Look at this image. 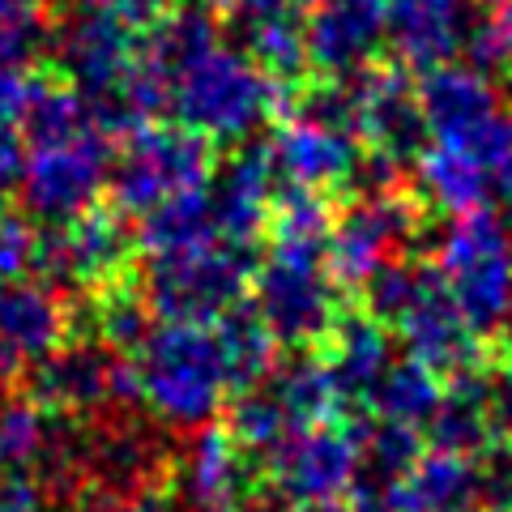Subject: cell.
<instances>
[{"label": "cell", "mask_w": 512, "mask_h": 512, "mask_svg": "<svg viewBox=\"0 0 512 512\" xmlns=\"http://www.w3.org/2000/svg\"><path fill=\"white\" fill-rule=\"evenodd\" d=\"M141 406L167 431H201L231 397L218 333L192 320H158L133 355Z\"/></svg>", "instance_id": "cell-1"}, {"label": "cell", "mask_w": 512, "mask_h": 512, "mask_svg": "<svg viewBox=\"0 0 512 512\" xmlns=\"http://www.w3.org/2000/svg\"><path fill=\"white\" fill-rule=\"evenodd\" d=\"M175 120L210 141H248L265 120L286 111V86L265 77L244 47H214L171 82Z\"/></svg>", "instance_id": "cell-2"}, {"label": "cell", "mask_w": 512, "mask_h": 512, "mask_svg": "<svg viewBox=\"0 0 512 512\" xmlns=\"http://www.w3.org/2000/svg\"><path fill=\"white\" fill-rule=\"evenodd\" d=\"M252 312L278 346L308 350L325 342L342 316V291L325 265V239L269 235V252L252 269Z\"/></svg>", "instance_id": "cell-3"}, {"label": "cell", "mask_w": 512, "mask_h": 512, "mask_svg": "<svg viewBox=\"0 0 512 512\" xmlns=\"http://www.w3.org/2000/svg\"><path fill=\"white\" fill-rule=\"evenodd\" d=\"M431 265L483 338L512 320V227L491 205L448 222L436 235Z\"/></svg>", "instance_id": "cell-4"}, {"label": "cell", "mask_w": 512, "mask_h": 512, "mask_svg": "<svg viewBox=\"0 0 512 512\" xmlns=\"http://www.w3.org/2000/svg\"><path fill=\"white\" fill-rule=\"evenodd\" d=\"M256 252L239 248L231 239H201L192 248L150 256L141 274V295H146L154 320H192L210 325L235 303H244L252 286Z\"/></svg>", "instance_id": "cell-5"}, {"label": "cell", "mask_w": 512, "mask_h": 512, "mask_svg": "<svg viewBox=\"0 0 512 512\" xmlns=\"http://www.w3.org/2000/svg\"><path fill=\"white\" fill-rule=\"evenodd\" d=\"M214 175V141L184 124H141L120 137V154H111V205L124 218H141L158 201L188 188H205Z\"/></svg>", "instance_id": "cell-6"}, {"label": "cell", "mask_w": 512, "mask_h": 512, "mask_svg": "<svg viewBox=\"0 0 512 512\" xmlns=\"http://www.w3.org/2000/svg\"><path fill=\"white\" fill-rule=\"evenodd\" d=\"M26 393L47 414L77 423H94L107 414H137L141 406L133 359L111 355L103 342L82 338V333L64 342L56 355L30 363Z\"/></svg>", "instance_id": "cell-7"}, {"label": "cell", "mask_w": 512, "mask_h": 512, "mask_svg": "<svg viewBox=\"0 0 512 512\" xmlns=\"http://www.w3.org/2000/svg\"><path fill=\"white\" fill-rule=\"evenodd\" d=\"M423 231V201L406 188L359 192L325 235V265L338 291H363L380 265L397 261Z\"/></svg>", "instance_id": "cell-8"}, {"label": "cell", "mask_w": 512, "mask_h": 512, "mask_svg": "<svg viewBox=\"0 0 512 512\" xmlns=\"http://www.w3.org/2000/svg\"><path fill=\"white\" fill-rule=\"evenodd\" d=\"M137 235L116 205H90L86 214L39 231V269L47 286L94 295L133 274Z\"/></svg>", "instance_id": "cell-9"}, {"label": "cell", "mask_w": 512, "mask_h": 512, "mask_svg": "<svg viewBox=\"0 0 512 512\" xmlns=\"http://www.w3.org/2000/svg\"><path fill=\"white\" fill-rule=\"evenodd\" d=\"M363 436L367 427L359 419H350V414L329 423H312V427H291L282 444L265 457V483L286 504L342 500L359 483Z\"/></svg>", "instance_id": "cell-10"}, {"label": "cell", "mask_w": 512, "mask_h": 512, "mask_svg": "<svg viewBox=\"0 0 512 512\" xmlns=\"http://www.w3.org/2000/svg\"><path fill=\"white\" fill-rule=\"evenodd\" d=\"M107 180H111V141L99 128H90V133L73 141L35 146L26 154L18 201L30 222L56 227V222H69L86 214L90 205H99Z\"/></svg>", "instance_id": "cell-11"}, {"label": "cell", "mask_w": 512, "mask_h": 512, "mask_svg": "<svg viewBox=\"0 0 512 512\" xmlns=\"http://www.w3.org/2000/svg\"><path fill=\"white\" fill-rule=\"evenodd\" d=\"M47 56L56 60V73L64 82L94 99V94L116 90L141 60L137 26L120 22L116 13L99 5L73 9L69 18L52 22V39H47Z\"/></svg>", "instance_id": "cell-12"}, {"label": "cell", "mask_w": 512, "mask_h": 512, "mask_svg": "<svg viewBox=\"0 0 512 512\" xmlns=\"http://www.w3.org/2000/svg\"><path fill=\"white\" fill-rule=\"evenodd\" d=\"M350 103V133L359 137L367 154H384L406 163L423 150L427 124L419 107V86L410 82L406 64H372L346 82Z\"/></svg>", "instance_id": "cell-13"}, {"label": "cell", "mask_w": 512, "mask_h": 512, "mask_svg": "<svg viewBox=\"0 0 512 512\" xmlns=\"http://www.w3.org/2000/svg\"><path fill=\"white\" fill-rule=\"evenodd\" d=\"M269 154H274V171L286 184L325 192V197L355 184L363 163L359 137L342 120L316 116V111H303V107H286L278 116Z\"/></svg>", "instance_id": "cell-14"}, {"label": "cell", "mask_w": 512, "mask_h": 512, "mask_svg": "<svg viewBox=\"0 0 512 512\" xmlns=\"http://www.w3.org/2000/svg\"><path fill=\"white\" fill-rule=\"evenodd\" d=\"M167 487H175V500L188 512H256L261 470L227 427H201L184 457L171 461Z\"/></svg>", "instance_id": "cell-15"}, {"label": "cell", "mask_w": 512, "mask_h": 512, "mask_svg": "<svg viewBox=\"0 0 512 512\" xmlns=\"http://www.w3.org/2000/svg\"><path fill=\"white\" fill-rule=\"evenodd\" d=\"M389 329L406 342L410 359L427 363L431 372H440L444 380L487 367V342H483V333L470 325L466 312L457 308V299L448 295V286L436 274V265H431L427 282L419 286V295L410 299V308L397 316Z\"/></svg>", "instance_id": "cell-16"}, {"label": "cell", "mask_w": 512, "mask_h": 512, "mask_svg": "<svg viewBox=\"0 0 512 512\" xmlns=\"http://www.w3.org/2000/svg\"><path fill=\"white\" fill-rule=\"evenodd\" d=\"M278 197V171L269 146H239L227 163L210 175V210L218 239L239 248H256L269 231Z\"/></svg>", "instance_id": "cell-17"}, {"label": "cell", "mask_w": 512, "mask_h": 512, "mask_svg": "<svg viewBox=\"0 0 512 512\" xmlns=\"http://www.w3.org/2000/svg\"><path fill=\"white\" fill-rule=\"evenodd\" d=\"M308 64L325 82H350L372 69L384 43L380 0H329L308 22Z\"/></svg>", "instance_id": "cell-18"}, {"label": "cell", "mask_w": 512, "mask_h": 512, "mask_svg": "<svg viewBox=\"0 0 512 512\" xmlns=\"http://www.w3.org/2000/svg\"><path fill=\"white\" fill-rule=\"evenodd\" d=\"M77 338V303L47 282L0 286V342L18 363H39Z\"/></svg>", "instance_id": "cell-19"}, {"label": "cell", "mask_w": 512, "mask_h": 512, "mask_svg": "<svg viewBox=\"0 0 512 512\" xmlns=\"http://www.w3.org/2000/svg\"><path fill=\"white\" fill-rule=\"evenodd\" d=\"M470 9V0H380L384 43L406 69H436L461 52Z\"/></svg>", "instance_id": "cell-20"}, {"label": "cell", "mask_w": 512, "mask_h": 512, "mask_svg": "<svg viewBox=\"0 0 512 512\" xmlns=\"http://www.w3.org/2000/svg\"><path fill=\"white\" fill-rule=\"evenodd\" d=\"M419 107L427 137L444 141V146H461L474 128H483L500 111V90H495V77L470 69V64L444 60L427 69L419 86Z\"/></svg>", "instance_id": "cell-21"}, {"label": "cell", "mask_w": 512, "mask_h": 512, "mask_svg": "<svg viewBox=\"0 0 512 512\" xmlns=\"http://www.w3.org/2000/svg\"><path fill=\"white\" fill-rule=\"evenodd\" d=\"M427 436H431V448L461 453V457H483L491 444L504 440V423H500V410H495L491 367L453 376L444 384V402L431 414Z\"/></svg>", "instance_id": "cell-22"}, {"label": "cell", "mask_w": 512, "mask_h": 512, "mask_svg": "<svg viewBox=\"0 0 512 512\" xmlns=\"http://www.w3.org/2000/svg\"><path fill=\"white\" fill-rule=\"evenodd\" d=\"M320 359L338 380L346 402H367L393 359V329L367 312H342L320 342Z\"/></svg>", "instance_id": "cell-23"}, {"label": "cell", "mask_w": 512, "mask_h": 512, "mask_svg": "<svg viewBox=\"0 0 512 512\" xmlns=\"http://www.w3.org/2000/svg\"><path fill=\"white\" fill-rule=\"evenodd\" d=\"M414 192H419L423 210H440L448 218L483 210L495 201V188L483 167L466 150L444 146V141L414 154Z\"/></svg>", "instance_id": "cell-24"}, {"label": "cell", "mask_w": 512, "mask_h": 512, "mask_svg": "<svg viewBox=\"0 0 512 512\" xmlns=\"http://www.w3.org/2000/svg\"><path fill=\"white\" fill-rule=\"evenodd\" d=\"M218 47V22H214V9H171L163 13L150 35L141 39V64L167 86L171 94V82L180 77L192 60H201L205 52Z\"/></svg>", "instance_id": "cell-25"}, {"label": "cell", "mask_w": 512, "mask_h": 512, "mask_svg": "<svg viewBox=\"0 0 512 512\" xmlns=\"http://www.w3.org/2000/svg\"><path fill=\"white\" fill-rule=\"evenodd\" d=\"M22 137L35 146H56V141H73L90 133V103L86 94L77 90L73 82H64L60 73H35L18 116Z\"/></svg>", "instance_id": "cell-26"}, {"label": "cell", "mask_w": 512, "mask_h": 512, "mask_svg": "<svg viewBox=\"0 0 512 512\" xmlns=\"http://www.w3.org/2000/svg\"><path fill=\"white\" fill-rule=\"evenodd\" d=\"M218 350H222V367H227V384L231 397L261 389L278 367V338L265 329V320L256 316L244 303H235L231 312L218 316Z\"/></svg>", "instance_id": "cell-27"}, {"label": "cell", "mask_w": 512, "mask_h": 512, "mask_svg": "<svg viewBox=\"0 0 512 512\" xmlns=\"http://www.w3.org/2000/svg\"><path fill=\"white\" fill-rule=\"evenodd\" d=\"M269 393L278 397V406L286 410L291 427L329 423V419H342L346 414V397L320 355H299L286 367H274Z\"/></svg>", "instance_id": "cell-28"}, {"label": "cell", "mask_w": 512, "mask_h": 512, "mask_svg": "<svg viewBox=\"0 0 512 512\" xmlns=\"http://www.w3.org/2000/svg\"><path fill=\"white\" fill-rule=\"evenodd\" d=\"M444 376L431 372L427 363L419 359H402L393 363L389 372H384V380L376 384V393L367 397L372 402V414L380 423H397V427H427L431 414L440 410L444 402Z\"/></svg>", "instance_id": "cell-29"}, {"label": "cell", "mask_w": 512, "mask_h": 512, "mask_svg": "<svg viewBox=\"0 0 512 512\" xmlns=\"http://www.w3.org/2000/svg\"><path fill=\"white\" fill-rule=\"evenodd\" d=\"M56 414H47L26 389L0 393V470L35 474L52 448Z\"/></svg>", "instance_id": "cell-30"}, {"label": "cell", "mask_w": 512, "mask_h": 512, "mask_svg": "<svg viewBox=\"0 0 512 512\" xmlns=\"http://www.w3.org/2000/svg\"><path fill=\"white\" fill-rule=\"evenodd\" d=\"M133 235H137V248H146L150 256L214 239L218 231H214V210H210V184L158 201L154 210L141 214V227Z\"/></svg>", "instance_id": "cell-31"}, {"label": "cell", "mask_w": 512, "mask_h": 512, "mask_svg": "<svg viewBox=\"0 0 512 512\" xmlns=\"http://www.w3.org/2000/svg\"><path fill=\"white\" fill-rule=\"evenodd\" d=\"M244 35V52L252 56V64L265 77H274L278 86L291 90L303 73L312 69L308 64V30H303V13L299 18H269V22H252L239 26Z\"/></svg>", "instance_id": "cell-32"}, {"label": "cell", "mask_w": 512, "mask_h": 512, "mask_svg": "<svg viewBox=\"0 0 512 512\" xmlns=\"http://www.w3.org/2000/svg\"><path fill=\"white\" fill-rule=\"evenodd\" d=\"M466 64L487 77L512 73V0H478L461 39Z\"/></svg>", "instance_id": "cell-33"}, {"label": "cell", "mask_w": 512, "mask_h": 512, "mask_svg": "<svg viewBox=\"0 0 512 512\" xmlns=\"http://www.w3.org/2000/svg\"><path fill=\"white\" fill-rule=\"evenodd\" d=\"M52 39V13L47 0H0V64L30 69L47 56Z\"/></svg>", "instance_id": "cell-34"}, {"label": "cell", "mask_w": 512, "mask_h": 512, "mask_svg": "<svg viewBox=\"0 0 512 512\" xmlns=\"http://www.w3.org/2000/svg\"><path fill=\"white\" fill-rule=\"evenodd\" d=\"M227 431L252 457H269L282 444L286 431H291V419H286V410L278 406V397L269 389H248V393H235Z\"/></svg>", "instance_id": "cell-35"}, {"label": "cell", "mask_w": 512, "mask_h": 512, "mask_svg": "<svg viewBox=\"0 0 512 512\" xmlns=\"http://www.w3.org/2000/svg\"><path fill=\"white\" fill-rule=\"evenodd\" d=\"M457 150H466L474 163L483 167L495 197H512V111L500 107L483 128H474Z\"/></svg>", "instance_id": "cell-36"}, {"label": "cell", "mask_w": 512, "mask_h": 512, "mask_svg": "<svg viewBox=\"0 0 512 512\" xmlns=\"http://www.w3.org/2000/svg\"><path fill=\"white\" fill-rule=\"evenodd\" d=\"M39 269V227L26 214L0 210V286L22 282Z\"/></svg>", "instance_id": "cell-37"}, {"label": "cell", "mask_w": 512, "mask_h": 512, "mask_svg": "<svg viewBox=\"0 0 512 512\" xmlns=\"http://www.w3.org/2000/svg\"><path fill=\"white\" fill-rule=\"evenodd\" d=\"M478 508L508 512L512 508V444H491L478 457Z\"/></svg>", "instance_id": "cell-38"}, {"label": "cell", "mask_w": 512, "mask_h": 512, "mask_svg": "<svg viewBox=\"0 0 512 512\" xmlns=\"http://www.w3.org/2000/svg\"><path fill=\"white\" fill-rule=\"evenodd\" d=\"M22 171H26V146H22V133L13 128H0V210L18 197L22 188Z\"/></svg>", "instance_id": "cell-39"}, {"label": "cell", "mask_w": 512, "mask_h": 512, "mask_svg": "<svg viewBox=\"0 0 512 512\" xmlns=\"http://www.w3.org/2000/svg\"><path fill=\"white\" fill-rule=\"evenodd\" d=\"M303 5H308V0H227L222 13H231L239 26H252V22H269V18H299Z\"/></svg>", "instance_id": "cell-40"}, {"label": "cell", "mask_w": 512, "mask_h": 512, "mask_svg": "<svg viewBox=\"0 0 512 512\" xmlns=\"http://www.w3.org/2000/svg\"><path fill=\"white\" fill-rule=\"evenodd\" d=\"M30 77L26 69H5L0 64V128H13L22 116V103H26V90H30Z\"/></svg>", "instance_id": "cell-41"}, {"label": "cell", "mask_w": 512, "mask_h": 512, "mask_svg": "<svg viewBox=\"0 0 512 512\" xmlns=\"http://www.w3.org/2000/svg\"><path fill=\"white\" fill-rule=\"evenodd\" d=\"M90 5L116 13V18L128 26H154L163 13L175 9V0H90Z\"/></svg>", "instance_id": "cell-42"}, {"label": "cell", "mask_w": 512, "mask_h": 512, "mask_svg": "<svg viewBox=\"0 0 512 512\" xmlns=\"http://www.w3.org/2000/svg\"><path fill=\"white\" fill-rule=\"evenodd\" d=\"M107 512H175V508L167 500V491H146V495H137V500H124Z\"/></svg>", "instance_id": "cell-43"}, {"label": "cell", "mask_w": 512, "mask_h": 512, "mask_svg": "<svg viewBox=\"0 0 512 512\" xmlns=\"http://www.w3.org/2000/svg\"><path fill=\"white\" fill-rule=\"evenodd\" d=\"M286 512H359L346 500H308V504H286Z\"/></svg>", "instance_id": "cell-44"}, {"label": "cell", "mask_w": 512, "mask_h": 512, "mask_svg": "<svg viewBox=\"0 0 512 512\" xmlns=\"http://www.w3.org/2000/svg\"><path fill=\"white\" fill-rule=\"evenodd\" d=\"M13 367H18V359H13V355H9V346L0 342V393L9 389V380H13Z\"/></svg>", "instance_id": "cell-45"}, {"label": "cell", "mask_w": 512, "mask_h": 512, "mask_svg": "<svg viewBox=\"0 0 512 512\" xmlns=\"http://www.w3.org/2000/svg\"><path fill=\"white\" fill-rule=\"evenodd\" d=\"M205 5H210V9H227V0H205Z\"/></svg>", "instance_id": "cell-46"}, {"label": "cell", "mask_w": 512, "mask_h": 512, "mask_svg": "<svg viewBox=\"0 0 512 512\" xmlns=\"http://www.w3.org/2000/svg\"><path fill=\"white\" fill-rule=\"evenodd\" d=\"M312 5H329V0H312Z\"/></svg>", "instance_id": "cell-47"}, {"label": "cell", "mask_w": 512, "mask_h": 512, "mask_svg": "<svg viewBox=\"0 0 512 512\" xmlns=\"http://www.w3.org/2000/svg\"><path fill=\"white\" fill-rule=\"evenodd\" d=\"M461 512H478V508H461Z\"/></svg>", "instance_id": "cell-48"}, {"label": "cell", "mask_w": 512, "mask_h": 512, "mask_svg": "<svg viewBox=\"0 0 512 512\" xmlns=\"http://www.w3.org/2000/svg\"><path fill=\"white\" fill-rule=\"evenodd\" d=\"M508 227H512V222H508Z\"/></svg>", "instance_id": "cell-49"}, {"label": "cell", "mask_w": 512, "mask_h": 512, "mask_svg": "<svg viewBox=\"0 0 512 512\" xmlns=\"http://www.w3.org/2000/svg\"><path fill=\"white\" fill-rule=\"evenodd\" d=\"M508 512H512V508H508Z\"/></svg>", "instance_id": "cell-50"}]
</instances>
